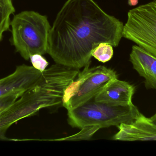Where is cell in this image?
Instances as JSON below:
<instances>
[{"label":"cell","instance_id":"3957f363","mask_svg":"<svg viewBox=\"0 0 156 156\" xmlns=\"http://www.w3.org/2000/svg\"><path fill=\"white\" fill-rule=\"evenodd\" d=\"M67 111L69 124L80 129L92 125H99L101 128L117 127L121 124L131 122L141 114L133 104L112 105L94 99Z\"/></svg>","mask_w":156,"mask_h":156},{"label":"cell","instance_id":"e0dca14e","mask_svg":"<svg viewBox=\"0 0 156 156\" xmlns=\"http://www.w3.org/2000/svg\"><path fill=\"white\" fill-rule=\"evenodd\" d=\"M150 118H151L152 121H153V122H154L156 125V113Z\"/></svg>","mask_w":156,"mask_h":156},{"label":"cell","instance_id":"8fae6325","mask_svg":"<svg viewBox=\"0 0 156 156\" xmlns=\"http://www.w3.org/2000/svg\"><path fill=\"white\" fill-rule=\"evenodd\" d=\"M15 11L12 0H0V41L3 33L9 29L10 16Z\"/></svg>","mask_w":156,"mask_h":156},{"label":"cell","instance_id":"9a60e30c","mask_svg":"<svg viewBox=\"0 0 156 156\" xmlns=\"http://www.w3.org/2000/svg\"><path fill=\"white\" fill-rule=\"evenodd\" d=\"M30 59L33 67L41 72L44 71L49 64L47 60L40 54H35L32 55L30 56Z\"/></svg>","mask_w":156,"mask_h":156},{"label":"cell","instance_id":"7a4b0ae2","mask_svg":"<svg viewBox=\"0 0 156 156\" xmlns=\"http://www.w3.org/2000/svg\"><path fill=\"white\" fill-rule=\"evenodd\" d=\"M10 25L12 43L25 60L34 54L48 53L51 26L46 16L23 11L14 16Z\"/></svg>","mask_w":156,"mask_h":156},{"label":"cell","instance_id":"30bf717a","mask_svg":"<svg viewBox=\"0 0 156 156\" xmlns=\"http://www.w3.org/2000/svg\"><path fill=\"white\" fill-rule=\"evenodd\" d=\"M130 61L134 69L144 78L146 88L156 90V58L134 45L130 54Z\"/></svg>","mask_w":156,"mask_h":156},{"label":"cell","instance_id":"52a82bcc","mask_svg":"<svg viewBox=\"0 0 156 156\" xmlns=\"http://www.w3.org/2000/svg\"><path fill=\"white\" fill-rule=\"evenodd\" d=\"M42 74L33 66H17L12 73L0 79V98L14 92L27 90L38 81Z\"/></svg>","mask_w":156,"mask_h":156},{"label":"cell","instance_id":"5bb4252c","mask_svg":"<svg viewBox=\"0 0 156 156\" xmlns=\"http://www.w3.org/2000/svg\"><path fill=\"white\" fill-rule=\"evenodd\" d=\"M24 92L16 91L9 93L0 98V112L10 106L21 96Z\"/></svg>","mask_w":156,"mask_h":156},{"label":"cell","instance_id":"4fadbf2b","mask_svg":"<svg viewBox=\"0 0 156 156\" xmlns=\"http://www.w3.org/2000/svg\"><path fill=\"white\" fill-rule=\"evenodd\" d=\"M100 129H101V127L99 125H87L82 127L81 128V131L76 134L70 136L68 137H64V138H58L55 140H50L49 141H74L89 140Z\"/></svg>","mask_w":156,"mask_h":156},{"label":"cell","instance_id":"2e32d148","mask_svg":"<svg viewBox=\"0 0 156 156\" xmlns=\"http://www.w3.org/2000/svg\"><path fill=\"white\" fill-rule=\"evenodd\" d=\"M139 2V0H128V4L130 6H135Z\"/></svg>","mask_w":156,"mask_h":156},{"label":"cell","instance_id":"6da1fadb","mask_svg":"<svg viewBox=\"0 0 156 156\" xmlns=\"http://www.w3.org/2000/svg\"><path fill=\"white\" fill-rule=\"evenodd\" d=\"M123 27L94 0H67L51 27L48 54L57 64L84 67L100 43L118 46Z\"/></svg>","mask_w":156,"mask_h":156},{"label":"cell","instance_id":"ba28073f","mask_svg":"<svg viewBox=\"0 0 156 156\" xmlns=\"http://www.w3.org/2000/svg\"><path fill=\"white\" fill-rule=\"evenodd\" d=\"M119 131L113 139L117 141H156V125L142 114L131 122L117 126Z\"/></svg>","mask_w":156,"mask_h":156},{"label":"cell","instance_id":"5b68a950","mask_svg":"<svg viewBox=\"0 0 156 156\" xmlns=\"http://www.w3.org/2000/svg\"><path fill=\"white\" fill-rule=\"evenodd\" d=\"M123 37L156 58V1L129 10Z\"/></svg>","mask_w":156,"mask_h":156},{"label":"cell","instance_id":"7c38bea8","mask_svg":"<svg viewBox=\"0 0 156 156\" xmlns=\"http://www.w3.org/2000/svg\"><path fill=\"white\" fill-rule=\"evenodd\" d=\"M113 46L106 43H101L91 53L92 56L100 62L105 63L111 60L113 56Z\"/></svg>","mask_w":156,"mask_h":156},{"label":"cell","instance_id":"9c48e42d","mask_svg":"<svg viewBox=\"0 0 156 156\" xmlns=\"http://www.w3.org/2000/svg\"><path fill=\"white\" fill-rule=\"evenodd\" d=\"M135 90L133 85L115 78L108 82L94 100L112 105L128 106L133 104Z\"/></svg>","mask_w":156,"mask_h":156},{"label":"cell","instance_id":"277c9868","mask_svg":"<svg viewBox=\"0 0 156 156\" xmlns=\"http://www.w3.org/2000/svg\"><path fill=\"white\" fill-rule=\"evenodd\" d=\"M90 62L65 90L62 105L67 110L94 99L108 82L117 78L113 70L102 66L90 68Z\"/></svg>","mask_w":156,"mask_h":156},{"label":"cell","instance_id":"8992f818","mask_svg":"<svg viewBox=\"0 0 156 156\" xmlns=\"http://www.w3.org/2000/svg\"><path fill=\"white\" fill-rule=\"evenodd\" d=\"M46 103L32 87L18 99L0 112V140H11L5 136L8 128L18 121L35 114Z\"/></svg>","mask_w":156,"mask_h":156}]
</instances>
